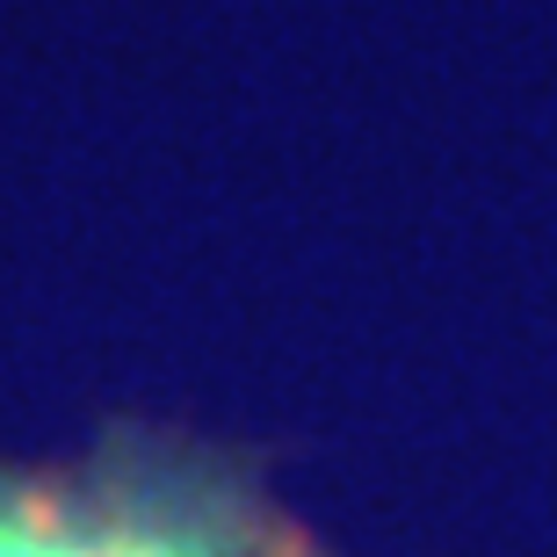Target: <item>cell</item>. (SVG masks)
Wrapping results in <instances>:
<instances>
[{
	"label": "cell",
	"instance_id": "cell-1",
	"mask_svg": "<svg viewBox=\"0 0 557 557\" xmlns=\"http://www.w3.org/2000/svg\"><path fill=\"white\" fill-rule=\"evenodd\" d=\"M0 557H289L210 478H15L0 471Z\"/></svg>",
	"mask_w": 557,
	"mask_h": 557
}]
</instances>
